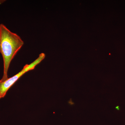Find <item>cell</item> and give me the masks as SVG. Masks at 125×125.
I'll return each instance as SVG.
<instances>
[{"mask_svg": "<svg viewBox=\"0 0 125 125\" xmlns=\"http://www.w3.org/2000/svg\"><path fill=\"white\" fill-rule=\"evenodd\" d=\"M24 44L17 34L12 32L4 25L0 24V53L4 62V74L1 81L9 78L8 72L11 61Z\"/></svg>", "mask_w": 125, "mask_h": 125, "instance_id": "1", "label": "cell"}, {"mask_svg": "<svg viewBox=\"0 0 125 125\" xmlns=\"http://www.w3.org/2000/svg\"><path fill=\"white\" fill-rule=\"evenodd\" d=\"M45 54L41 53L38 58L30 64H26L21 71L4 81L0 80V99L3 98L6 95L7 91L22 75L27 72L34 70L37 65L45 59Z\"/></svg>", "mask_w": 125, "mask_h": 125, "instance_id": "2", "label": "cell"}, {"mask_svg": "<svg viewBox=\"0 0 125 125\" xmlns=\"http://www.w3.org/2000/svg\"><path fill=\"white\" fill-rule=\"evenodd\" d=\"M116 109H118V110H119V107L118 106H117V107H116Z\"/></svg>", "mask_w": 125, "mask_h": 125, "instance_id": "3", "label": "cell"}]
</instances>
